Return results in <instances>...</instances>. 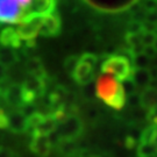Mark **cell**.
Listing matches in <instances>:
<instances>
[{
    "instance_id": "cell-13",
    "label": "cell",
    "mask_w": 157,
    "mask_h": 157,
    "mask_svg": "<svg viewBox=\"0 0 157 157\" xmlns=\"http://www.w3.org/2000/svg\"><path fill=\"white\" fill-rule=\"evenodd\" d=\"M130 78L134 82V84L137 87L144 89L147 86H149L152 80V75L150 70L146 69H140V67H133V71L130 75Z\"/></svg>"
},
{
    "instance_id": "cell-10",
    "label": "cell",
    "mask_w": 157,
    "mask_h": 157,
    "mask_svg": "<svg viewBox=\"0 0 157 157\" xmlns=\"http://www.w3.org/2000/svg\"><path fill=\"white\" fill-rule=\"evenodd\" d=\"M56 0H33L30 6V17H43L55 11Z\"/></svg>"
},
{
    "instance_id": "cell-21",
    "label": "cell",
    "mask_w": 157,
    "mask_h": 157,
    "mask_svg": "<svg viewBox=\"0 0 157 157\" xmlns=\"http://www.w3.org/2000/svg\"><path fill=\"white\" fill-rule=\"evenodd\" d=\"M142 52L147 55L148 57H150V58H154V57L156 56L157 54V47L155 44H151V45H144L143 48H142Z\"/></svg>"
},
{
    "instance_id": "cell-6",
    "label": "cell",
    "mask_w": 157,
    "mask_h": 157,
    "mask_svg": "<svg viewBox=\"0 0 157 157\" xmlns=\"http://www.w3.org/2000/svg\"><path fill=\"white\" fill-rule=\"evenodd\" d=\"M61 32V20L54 12L41 17L40 35L43 36H55Z\"/></svg>"
},
{
    "instance_id": "cell-25",
    "label": "cell",
    "mask_w": 157,
    "mask_h": 157,
    "mask_svg": "<svg viewBox=\"0 0 157 157\" xmlns=\"http://www.w3.org/2000/svg\"><path fill=\"white\" fill-rule=\"evenodd\" d=\"M98 157H113V155L111 152H104V154H101L100 156H98Z\"/></svg>"
},
{
    "instance_id": "cell-16",
    "label": "cell",
    "mask_w": 157,
    "mask_h": 157,
    "mask_svg": "<svg viewBox=\"0 0 157 157\" xmlns=\"http://www.w3.org/2000/svg\"><path fill=\"white\" fill-rule=\"evenodd\" d=\"M157 151L150 142L148 141H139L137 146V157H152L156 156Z\"/></svg>"
},
{
    "instance_id": "cell-2",
    "label": "cell",
    "mask_w": 157,
    "mask_h": 157,
    "mask_svg": "<svg viewBox=\"0 0 157 157\" xmlns=\"http://www.w3.org/2000/svg\"><path fill=\"white\" fill-rule=\"evenodd\" d=\"M33 0H0V23L22 22L30 17Z\"/></svg>"
},
{
    "instance_id": "cell-24",
    "label": "cell",
    "mask_w": 157,
    "mask_h": 157,
    "mask_svg": "<svg viewBox=\"0 0 157 157\" xmlns=\"http://www.w3.org/2000/svg\"><path fill=\"white\" fill-rule=\"evenodd\" d=\"M6 75H7V71H6V67L2 65L0 63V83H4L6 79Z\"/></svg>"
},
{
    "instance_id": "cell-11",
    "label": "cell",
    "mask_w": 157,
    "mask_h": 157,
    "mask_svg": "<svg viewBox=\"0 0 157 157\" xmlns=\"http://www.w3.org/2000/svg\"><path fill=\"white\" fill-rule=\"evenodd\" d=\"M140 105L142 107L147 108L149 112L151 113L157 109V89L147 86L144 87L143 92L141 93L140 98Z\"/></svg>"
},
{
    "instance_id": "cell-8",
    "label": "cell",
    "mask_w": 157,
    "mask_h": 157,
    "mask_svg": "<svg viewBox=\"0 0 157 157\" xmlns=\"http://www.w3.org/2000/svg\"><path fill=\"white\" fill-rule=\"evenodd\" d=\"M4 99L5 101L12 107H21L25 105V100H23V89L22 85L13 84L7 86L4 91Z\"/></svg>"
},
{
    "instance_id": "cell-4",
    "label": "cell",
    "mask_w": 157,
    "mask_h": 157,
    "mask_svg": "<svg viewBox=\"0 0 157 157\" xmlns=\"http://www.w3.org/2000/svg\"><path fill=\"white\" fill-rule=\"evenodd\" d=\"M98 58L93 54H84L79 57L77 65L73 69L71 76L80 85H87L94 77V69Z\"/></svg>"
},
{
    "instance_id": "cell-23",
    "label": "cell",
    "mask_w": 157,
    "mask_h": 157,
    "mask_svg": "<svg viewBox=\"0 0 157 157\" xmlns=\"http://www.w3.org/2000/svg\"><path fill=\"white\" fill-rule=\"evenodd\" d=\"M0 157H17V155L13 151H11L10 149L0 147Z\"/></svg>"
},
{
    "instance_id": "cell-7",
    "label": "cell",
    "mask_w": 157,
    "mask_h": 157,
    "mask_svg": "<svg viewBox=\"0 0 157 157\" xmlns=\"http://www.w3.org/2000/svg\"><path fill=\"white\" fill-rule=\"evenodd\" d=\"M30 149L34 154L40 157H47L51 151V141L49 135L33 133V139L30 142Z\"/></svg>"
},
{
    "instance_id": "cell-9",
    "label": "cell",
    "mask_w": 157,
    "mask_h": 157,
    "mask_svg": "<svg viewBox=\"0 0 157 157\" xmlns=\"http://www.w3.org/2000/svg\"><path fill=\"white\" fill-rule=\"evenodd\" d=\"M7 128L13 133H23L28 129V121L27 117L21 111L13 112L8 115V126Z\"/></svg>"
},
{
    "instance_id": "cell-5",
    "label": "cell",
    "mask_w": 157,
    "mask_h": 157,
    "mask_svg": "<svg viewBox=\"0 0 157 157\" xmlns=\"http://www.w3.org/2000/svg\"><path fill=\"white\" fill-rule=\"evenodd\" d=\"M58 137L63 142H72L78 137L82 133V122L77 117H67L62 120V124L57 127Z\"/></svg>"
},
{
    "instance_id": "cell-15",
    "label": "cell",
    "mask_w": 157,
    "mask_h": 157,
    "mask_svg": "<svg viewBox=\"0 0 157 157\" xmlns=\"http://www.w3.org/2000/svg\"><path fill=\"white\" fill-rule=\"evenodd\" d=\"M150 64H151V58L144 55L142 51L132 54V65H133V67L146 69V67H149Z\"/></svg>"
},
{
    "instance_id": "cell-1",
    "label": "cell",
    "mask_w": 157,
    "mask_h": 157,
    "mask_svg": "<svg viewBox=\"0 0 157 157\" xmlns=\"http://www.w3.org/2000/svg\"><path fill=\"white\" fill-rule=\"evenodd\" d=\"M95 94L106 105L112 108L120 109L126 104V94L122 89L121 82L109 75L104 73L95 84Z\"/></svg>"
},
{
    "instance_id": "cell-26",
    "label": "cell",
    "mask_w": 157,
    "mask_h": 157,
    "mask_svg": "<svg viewBox=\"0 0 157 157\" xmlns=\"http://www.w3.org/2000/svg\"><path fill=\"white\" fill-rule=\"evenodd\" d=\"M155 34L157 35V21H156V23H155Z\"/></svg>"
},
{
    "instance_id": "cell-19",
    "label": "cell",
    "mask_w": 157,
    "mask_h": 157,
    "mask_svg": "<svg viewBox=\"0 0 157 157\" xmlns=\"http://www.w3.org/2000/svg\"><path fill=\"white\" fill-rule=\"evenodd\" d=\"M78 59H79V57H77V56H70L67 58V61H65V63H64V67H65V70H67L70 75L72 73L73 69H75L76 65H77Z\"/></svg>"
},
{
    "instance_id": "cell-14",
    "label": "cell",
    "mask_w": 157,
    "mask_h": 157,
    "mask_svg": "<svg viewBox=\"0 0 157 157\" xmlns=\"http://www.w3.org/2000/svg\"><path fill=\"white\" fill-rule=\"evenodd\" d=\"M17 61V55L13 48L2 47L0 49V63L5 67L13 65Z\"/></svg>"
},
{
    "instance_id": "cell-20",
    "label": "cell",
    "mask_w": 157,
    "mask_h": 157,
    "mask_svg": "<svg viewBox=\"0 0 157 157\" xmlns=\"http://www.w3.org/2000/svg\"><path fill=\"white\" fill-rule=\"evenodd\" d=\"M143 8L148 13H155L157 11V0H144Z\"/></svg>"
},
{
    "instance_id": "cell-22",
    "label": "cell",
    "mask_w": 157,
    "mask_h": 157,
    "mask_svg": "<svg viewBox=\"0 0 157 157\" xmlns=\"http://www.w3.org/2000/svg\"><path fill=\"white\" fill-rule=\"evenodd\" d=\"M7 126H8V115L2 108H0V129H6Z\"/></svg>"
},
{
    "instance_id": "cell-3",
    "label": "cell",
    "mask_w": 157,
    "mask_h": 157,
    "mask_svg": "<svg viewBox=\"0 0 157 157\" xmlns=\"http://www.w3.org/2000/svg\"><path fill=\"white\" fill-rule=\"evenodd\" d=\"M101 71L122 82L124 79L130 77L133 71V65L130 59H128L124 55H112L108 56L102 62Z\"/></svg>"
},
{
    "instance_id": "cell-12",
    "label": "cell",
    "mask_w": 157,
    "mask_h": 157,
    "mask_svg": "<svg viewBox=\"0 0 157 157\" xmlns=\"http://www.w3.org/2000/svg\"><path fill=\"white\" fill-rule=\"evenodd\" d=\"M21 41L22 40L19 36L17 29L12 28V27L5 28L0 33V44L2 47L17 49L21 45Z\"/></svg>"
},
{
    "instance_id": "cell-18",
    "label": "cell",
    "mask_w": 157,
    "mask_h": 157,
    "mask_svg": "<svg viewBox=\"0 0 157 157\" xmlns=\"http://www.w3.org/2000/svg\"><path fill=\"white\" fill-rule=\"evenodd\" d=\"M121 85H122V89H124V92L126 97L127 95H132V94H135L136 93V89H137V86L134 84V82L132 80V78L129 77V78H126L124 79L122 82H121Z\"/></svg>"
},
{
    "instance_id": "cell-17",
    "label": "cell",
    "mask_w": 157,
    "mask_h": 157,
    "mask_svg": "<svg viewBox=\"0 0 157 157\" xmlns=\"http://www.w3.org/2000/svg\"><path fill=\"white\" fill-rule=\"evenodd\" d=\"M140 141L150 142L157 151V124H154L149 128H147L140 136Z\"/></svg>"
}]
</instances>
